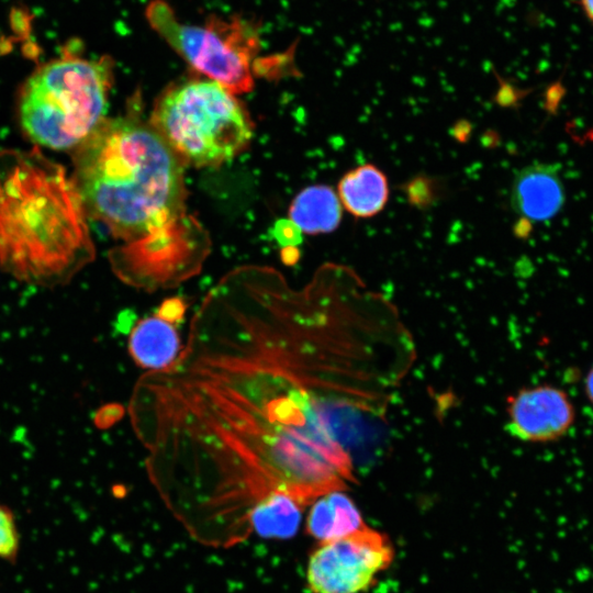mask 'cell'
Returning <instances> with one entry per match:
<instances>
[{"label":"cell","mask_w":593,"mask_h":593,"mask_svg":"<svg viewBox=\"0 0 593 593\" xmlns=\"http://www.w3.org/2000/svg\"><path fill=\"white\" fill-rule=\"evenodd\" d=\"M506 429L528 443L562 438L575 421V409L560 388L540 384L521 389L507 401Z\"/></svg>","instance_id":"8"},{"label":"cell","mask_w":593,"mask_h":593,"mask_svg":"<svg viewBox=\"0 0 593 593\" xmlns=\"http://www.w3.org/2000/svg\"><path fill=\"white\" fill-rule=\"evenodd\" d=\"M560 164H533L518 170L511 188L512 209L530 222L553 219L566 201Z\"/></svg>","instance_id":"9"},{"label":"cell","mask_w":593,"mask_h":593,"mask_svg":"<svg viewBox=\"0 0 593 593\" xmlns=\"http://www.w3.org/2000/svg\"><path fill=\"white\" fill-rule=\"evenodd\" d=\"M72 165L87 215L125 242L109 256L124 283L152 292L200 270L204 255L171 240L186 224L181 159L152 124L104 119L74 149Z\"/></svg>","instance_id":"2"},{"label":"cell","mask_w":593,"mask_h":593,"mask_svg":"<svg viewBox=\"0 0 593 593\" xmlns=\"http://www.w3.org/2000/svg\"><path fill=\"white\" fill-rule=\"evenodd\" d=\"M303 506L284 494H272L258 503L249 513L247 524L258 536L269 539H289L301 523Z\"/></svg>","instance_id":"14"},{"label":"cell","mask_w":593,"mask_h":593,"mask_svg":"<svg viewBox=\"0 0 593 593\" xmlns=\"http://www.w3.org/2000/svg\"><path fill=\"white\" fill-rule=\"evenodd\" d=\"M584 391L588 400L593 404V366L590 368L585 377Z\"/></svg>","instance_id":"18"},{"label":"cell","mask_w":593,"mask_h":593,"mask_svg":"<svg viewBox=\"0 0 593 593\" xmlns=\"http://www.w3.org/2000/svg\"><path fill=\"white\" fill-rule=\"evenodd\" d=\"M388 197L387 177L373 165L348 171L338 183L339 201L356 217L376 215L384 208Z\"/></svg>","instance_id":"12"},{"label":"cell","mask_w":593,"mask_h":593,"mask_svg":"<svg viewBox=\"0 0 593 593\" xmlns=\"http://www.w3.org/2000/svg\"><path fill=\"white\" fill-rule=\"evenodd\" d=\"M365 526L357 505L343 491H333L316 499L306 518V532L318 542L346 537Z\"/></svg>","instance_id":"11"},{"label":"cell","mask_w":593,"mask_h":593,"mask_svg":"<svg viewBox=\"0 0 593 593\" xmlns=\"http://www.w3.org/2000/svg\"><path fill=\"white\" fill-rule=\"evenodd\" d=\"M181 348L175 326L156 315L138 321L128 338L133 361L147 371L169 367Z\"/></svg>","instance_id":"10"},{"label":"cell","mask_w":593,"mask_h":593,"mask_svg":"<svg viewBox=\"0 0 593 593\" xmlns=\"http://www.w3.org/2000/svg\"><path fill=\"white\" fill-rule=\"evenodd\" d=\"M580 5L586 19L593 24V0H580Z\"/></svg>","instance_id":"19"},{"label":"cell","mask_w":593,"mask_h":593,"mask_svg":"<svg viewBox=\"0 0 593 593\" xmlns=\"http://www.w3.org/2000/svg\"><path fill=\"white\" fill-rule=\"evenodd\" d=\"M567 90L560 80L553 82L546 91L545 110L549 115H557L561 101L563 100Z\"/></svg>","instance_id":"17"},{"label":"cell","mask_w":593,"mask_h":593,"mask_svg":"<svg viewBox=\"0 0 593 593\" xmlns=\"http://www.w3.org/2000/svg\"><path fill=\"white\" fill-rule=\"evenodd\" d=\"M152 126L180 159L195 166L221 165L249 143L251 122L233 93L213 80H192L158 101Z\"/></svg>","instance_id":"5"},{"label":"cell","mask_w":593,"mask_h":593,"mask_svg":"<svg viewBox=\"0 0 593 593\" xmlns=\"http://www.w3.org/2000/svg\"><path fill=\"white\" fill-rule=\"evenodd\" d=\"M186 303L180 298H170L165 300L158 311L156 316L159 318L170 323V324H179L183 322L184 314H186Z\"/></svg>","instance_id":"16"},{"label":"cell","mask_w":593,"mask_h":593,"mask_svg":"<svg viewBox=\"0 0 593 593\" xmlns=\"http://www.w3.org/2000/svg\"><path fill=\"white\" fill-rule=\"evenodd\" d=\"M20 546L19 532L10 508L0 505V559L14 562Z\"/></svg>","instance_id":"15"},{"label":"cell","mask_w":593,"mask_h":593,"mask_svg":"<svg viewBox=\"0 0 593 593\" xmlns=\"http://www.w3.org/2000/svg\"><path fill=\"white\" fill-rule=\"evenodd\" d=\"M66 169L34 147L0 150V267L44 288L67 284L96 256Z\"/></svg>","instance_id":"3"},{"label":"cell","mask_w":593,"mask_h":593,"mask_svg":"<svg viewBox=\"0 0 593 593\" xmlns=\"http://www.w3.org/2000/svg\"><path fill=\"white\" fill-rule=\"evenodd\" d=\"M393 558L388 536L365 526L346 537L318 542L309 557L306 583L312 593H360Z\"/></svg>","instance_id":"7"},{"label":"cell","mask_w":593,"mask_h":593,"mask_svg":"<svg viewBox=\"0 0 593 593\" xmlns=\"http://www.w3.org/2000/svg\"><path fill=\"white\" fill-rule=\"evenodd\" d=\"M289 213L292 223L305 233H329L340 223L342 205L332 188L312 186L295 197Z\"/></svg>","instance_id":"13"},{"label":"cell","mask_w":593,"mask_h":593,"mask_svg":"<svg viewBox=\"0 0 593 593\" xmlns=\"http://www.w3.org/2000/svg\"><path fill=\"white\" fill-rule=\"evenodd\" d=\"M145 15L150 27L194 70L231 92L253 88L251 59L258 37L250 24L214 18L203 25L187 24L164 0L150 1Z\"/></svg>","instance_id":"6"},{"label":"cell","mask_w":593,"mask_h":593,"mask_svg":"<svg viewBox=\"0 0 593 593\" xmlns=\"http://www.w3.org/2000/svg\"><path fill=\"white\" fill-rule=\"evenodd\" d=\"M112 82L110 57L67 55L45 63L21 88L22 130L36 145L75 149L104 120Z\"/></svg>","instance_id":"4"},{"label":"cell","mask_w":593,"mask_h":593,"mask_svg":"<svg viewBox=\"0 0 593 593\" xmlns=\"http://www.w3.org/2000/svg\"><path fill=\"white\" fill-rule=\"evenodd\" d=\"M333 303L320 279L296 290L273 268L235 269L203 298L177 359L137 379L131 425L177 513L247 522L272 494L305 506L354 479Z\"/></svg>","instance_id":"1"}]
</instances>
